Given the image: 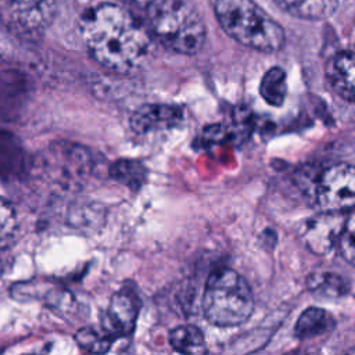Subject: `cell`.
Listing matches in <instances>:
<instances>
[{"label":"cell","instance_id":"2e32d148","mask_svg":"<svg viewBox=\"0 0 355 355\" xmlns=\"http://www.w3.org/2000/svg\"><path fill=\"white\" fill-rule=\"evenodd\" d=\"M169 343L172 348L180 354H205L207 344L205 337L194 324H182L171 330L169 333Z\"/></svg>","mask_w":355,"mask_h":355},{"label":"cell","instance_id":"7402d4cb","mask_svg":"<svg viewBox=\"0 0 355 355\" xmlns=\"http://www.w3.org/2000/svg\"><path fill=\"white\" fill-rule=\"evenodd\" d=\"M15 226L17 214L12 204L0 197V244L14 233Z\"/></svg>","mask_w":355,"mask_h":355},{"label":"cell","instance_id":"52a82bcc","mask_svg":"<svg viewBox=\"0 0 355 355\" xmlns=\"http://www.w3.org/2000/svg\"><path fill=\"white\" fill-rule=\"evenodd\" d=\"M315 200L326 212L352 211L355 202V172L347 162L322 171L313 187Z\"/></svg>","mask_w":355,"mask_h":355},{"label":"cell","instance_id":"9c48e42d","mask_svg":"<svg viewBox=\"0 0 355 355\" xmlns=\"http://www.w3.org/2000/svg\"><path fill=\"white\" fill-rule=\"evenodd\" d=\"M182 121V110L171 104H144L130 116L136 133H150L176 126Z\"/></svg>","mask_w":355,"mask_h":355},{"label":"cell","instance_id":"277c9868","mask_svg":"<svg viewBox=\"0 0 355 355\" xmlns=\"http://www.w3.org/2000/svg\"><path fill=\"white\" fill-rule=\"evenodd\" d=\"M93 171L90 151L71 141H55L31 161L32 172L53 193L69 194L78 191Z\"/></svg>","mask_w":355,"mask_h":355},{"label":"cell","instance_id":"5b68a950","mask_svg":"<svg viewBox=\"0 0 355 355\" xmlns=\"http://www.w3.org/2000/svg\"><path fill=\"white\" fill-rule=\"evenodd\" d=\"M205 319L219 327L244 323L254 311L251 287L236 270L218 268L207 279L202 294Z\"/></svg>","mask_w":355,"mask_h":355},{"label":"cell","instance_id":"ac0fdd59","mask_svg":"<svg viewBox=\"0 0 355 355\" xmlns=\"http://www.w3.org/2000/svg\"><path fill=\"white\" fill-rule=\"evenodd\" d=\"M308 290L319 297L337 298L348 294L349 286L340 275L331 272H318L308 277Z\"/></svg>","mask_w":355,"mask_h":355},{"label":"cell","instance_id":"5bb4252c","mask_svg":"<svg viewBox=\"0 0 355 355\" xmlns=\"http://www.w3.org/2000/svg\"><path fill=\"white\" fill-rule=\"evenodd\" d=\"M333 327L334 319L327 311L311 306L300 315L294 326V334L300 340H309L329 333Z\"/></svg>","mask_w":355,"mask_h":355},{"label":"cell","instance_id":"3957f363","mask_svg":"<svg viewBox=\"0 0 355 355\" xmlns=\"http://www.w3.org/2000/svg\"><path fill=\"white\" fill-rule=\"evenodd\" d=\"M215 15L222 29L245 47L275 53L284 46L283 28L252 0H216Z\"/></svg>","mask_w":355,"mask_h":355},{"label":"cell","instance_id":"44dd1931","mask_svg":"<svg viewBox=\"0 0 355 355\" xmlns=\"http://www.w3.org/2000/svg\"><path fill=\"white\" fill-rule=\"evenodd\" d=\"M337 245H338V251H340L341 257L349 265H352L354 258H355V229H354L352 211H348L344 226H343L338 240H337Z\"/></svg>","mask_w":355,"mask_h":355},{"label":"cell","instance_id":"cb8c5ba5","mask_svg":"<svg viewBox=\"0 0 355 355\" xmlns=\"http://www.w3.org/2000/svg\"><path fill=\"white\" fill-rule=\"evenodd\" d=\"M1 272H3V263H1V261H0V275H1Z\"/></svg>","mask_w":355,"mask_h":355},{"label":"cell","instance_id":"7c38bea8","mask_svg":"<svg viewBox=\"0 0 355 355\" xmlns=\"http://www.w3.org/2000/svg\"><path fill=\"white\" fill-rule=\"evenodd\" d=\"M31 162L26 153L11 132L0 129V176L4 179H18L29 173Z\"/></svg>","mask_w":355,"mask_h":355},{"label":"cell","instance_id":"ffe728a7","mask_svg":"<svg viewBox=\"0 0 355 355\" xmlns=\"http://www.w3.org/2000/svg\"><path fill=\"white\" fill-rule=\"evenodd\" d=\"M75 340L82 349H85L87 352H96V354L107 352L111 345L110 337L93 327L80 329L75 334Z\"/></svg>","mask_w":355,"mask_h":355},{"label":"cell","instance_id":"9a60e30c","mask_svg":"<svg viewBox=\"0 0 355 355\" xmlns=\"http://www.w3.org/2000/svg\"><path fill=\"white\" fill-rule=\"evenodd\" d=\"M293 17L302 19H324L334 14L338 0H275Z\"/></svg>","mask_w":355,"mask_h":355},{"label":"cell","instance_id":"ba28073f","mask_svg":"<svg viewBox=\"0 0 355 355\" xmlns=\"http://www.w3.org/2000/svg\"><path fill=\"white\" fill-rule=\"evenodd\" d=\"M344 222V212L326 211L324 214L308 220L304 230V241L306 247L318 255L329 252L337 244Z\"/></svg>","mask_w":355,"mask_h":355},{"label":"cell","instance_id":"603a6c76","mask_svg":"<svg viewBox=\"0 0 355 355\" xmlns=\"http://www.w3.org/2000/svg\"><path fill=\"white\" fill-rule=\"evenodd\" d=\"M125 1H128V3H133V4H137V6H148V4H151L154 0H125Z\"/></svg>","mask_w":355,"mask_h":355},{"label":"cell","instance_id":"6da1fadb","mask_svg":"<svg viewBox=\"0 0 355 355\" xmlns=\"http://www.w3.org/2000/svg\"><path fill=\"white\" fill-rule=\"evenodd\" d=\"M79 31L89 54L114 72H133L148 54L150 32L118 4L87 8L79 19Z\"/></svg>","mask_w":355,"mask_h":355},{"label":"cell","instance_id":"e0dca14e","mask_svg":"<svg viewBox=\"0 0 355 355\" xmlns=\"http://www.w3.org/2000/svg\"><path fill=\"white\" fill-rule=\"evenodd\" d=\"M259 94L272 107H280L284 103L287 97V80L286 72L280 67H273L263 73Z\"/></svg>","mask_w":355,"mask_h":355},{"label":"cell","instance_id":"7a4b0ae2","mask_svg":"<svg viewBox=\"0 0 355 355\" xmlns=\"http://www.w3.org/2000/svg\"><path fill=\"white\" fill-rule=\"evenodd\" d=\"M148 32L168 50L197 54L205 43V25L198 11L184 0H154L147 6Z\"/></svg>","mask_w":355,"mask_h":355},{"label":"cell","instance_id":"8fae6325","mask_svg":"<svg viewBox=\"0 0 355 355\" xmlns=\"http://www.w3.org/2000/svg\"><path fill=\"white\" fill-rule=\"evenodd\" d=\"M326 80L333 92L343 100L354 101V54L352 51L336 53L326 64Z\"/></svg>","mask_w":355,"mask_h":355},{"label":"cell","instance_id":"4fadbf2b","mask_svg":"<svg viewBox=\"0 0 355 355\" xmlns=\"http://www.w3.org/2000/svg\"><path fill=\"white\" fill-rule=\"evenodd\" d=\"M137 298L126 290L116 291L110 301L107 309V320L111 330L116 334H130L135 329L137 318Z\"/></svg>","mask_w":355,"mask_h":355},{"label":"cell","instance_id":"30bf717a","mask_svg":"<svg viewBox=\"0 0 355 355\" xmlns=\"http://www.w3.org/2000/svg\"><path fill=\"white\" fill-rule=\"evenodd\" d=\"M28 100V83L17 71L0 72V121L11 122L18 118Z\"/></svg>","mask_w":355,"mask_h":355},{"label":"cell","instance_id":"8992f818","mask_svg":"<svg viewBox=\"0 0 355 355\" xmlns=\"http://www.w3.org/2000/svg\"><path fill=\"white\" fill-rule=\"evenodd\" d=\"M54 8V0H0V26L17 37H37L50 25Z\"/></svg>","mask_w":355,"mask_h":355},{"label":"cell","instance_id":"d6986e66","mask_svg":"<svg viewBox=\"0 0 355 355\" xmlns=\"http://www.w3.org/2000/svg\"><path fill=\"white\" fill-rule=\"evenodd\" d=\"M110 176L132 190H139L146 182L147 169L136 159H118L110 166Z\"/></svg>","mask_w":355,"mask_h":355}]
</instances>
